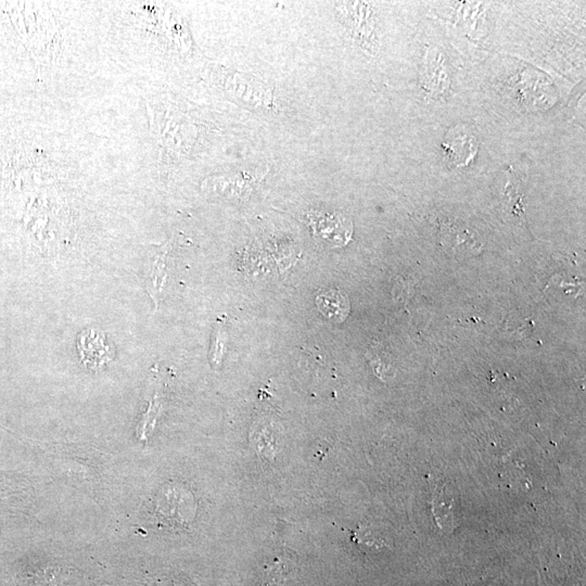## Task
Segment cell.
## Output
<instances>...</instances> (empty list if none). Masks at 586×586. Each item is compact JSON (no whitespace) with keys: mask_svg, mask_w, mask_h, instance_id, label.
<instances>
[{"mask_svg":"<svg viewBox=\"0 0 586 586\" xmlns=\"http://www.w3.org/2000/svg\"><path fill=\"white\" fill-rule=\"evenodd\" d=\"M144 586H189V584L175 578H160L154 579Z\"/></svg>","mask_w":586,"mask_h":586,"instance_id":"obj_6","label":"cell"},{"mask_svg":"<svg viewBox=\"0 0 586 586\" xmlns=\"http://www.w3.org/2000/svg\"><path fill=\"white\" fill-rule=\"evenodd\" d=\"M77 348L82 364L91 369L101 368L114 357V349L106 336L95 329H87L79 333Z\"/></svg>","mask_w":586,"mask_h":586,"instance_id":"obj_2","label":"cell"},{"mask_svg":"<svg viewBox=\"0 0 586 586\" xmlns=\"http://www.w3.org/2000/svg\"><path fill=\"white\" fill-rule=\"evenodd\" d=\"M444 155L450 167L468 166L477 154V140L468 131L460 130L442 143Z\"/></svg>","mask_w":586,"mask_h":586,"instance_id":"obj_3","label":"cell"},{"mask_svg":"<svg viewBox=\"0 0 586 586\" xmlns=\"http://www.w3.org/2000/svg\"><path fill=\"white\" fill-rule=\"evenodd\" d=\"M165 251L155 253L150 260L148 290L151 297L157 303L158 295L165 279Z\"/></svg>","mask_w":586,"mask_h":586,"instance_id":"obj_5","label":"cell"},{"mask_svg":"<svg viewBox=\"0 0 586 586\" xmlns=\"http://www.w3.org/2000/svg\"><path fill=\"white\" fill-rule=\"evenodd\" d=\"M308 221L314 235L331 246L345 245L352 239L353 224L340 213H311Z\"/></svg>","mask_w":586,"mask_h":586,"instance_id":"obj_1","label":"cell"},{"mask_svg":"<svg viewBox=\"0 0 586 586\" xmlns=\"http://www.w3.org/2000/svg\"><path fill=\"white\" fill-rule=\"evenodd\" d=\"M319 310L334 322L343 321L349 311L347 297L339 291L329 290L317 295Z\"/></svg>","mask_w":586,"mask_h":586,"instance_id":"obj_4","label":"cell"}]
</instances>
